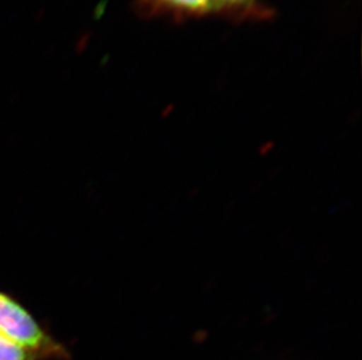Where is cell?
<instances>
[{
    "label": "cell",
    "mask_w": 362,
    "mask_h": 360,
    "mask_svg": "<svg viewBox=\"0 0 362 360\" xmlns=\"http://www.w3.org/2000/svg\"><path fill=\"white\" fill-rule=\"evenodd\" d=\"M0 332L40 360H71L69 349L16 296L0 289Z\"/></svg>",
    "instance_id": "cell-1"
},
{
    "label": "cell",
    "mask_w": 362,
    "mask_h": 360,
    "mask_svg": "<svg viewBox=\"0 0 362 360\" xmlns=\"http://www.w3.org/2000/svg\"><path fill=\"white\" fill-rule=\"evenodd\" d=\"M139 7L147 16H169L178 19L217 14L216 0H139Z\"/></svg>",
    "instance_id": "cell-2"
},
{
    "label": "cell",
    "mask_w": 362,
    "mask_h": 360,
    "mask_svg": "<svg viewBox=\"0 0 362 360\" xmlns=\"http://www.w3.org/2000/svg\"><path fill=\"white\" fill-rule=\"evenodd\" d=\"M0 360H40L35 354L0 332Z\"/></svg>",
    "instance_id": "cell-4"
},
{
    "label": "cell",
    "mask_w": 362,
    "mask_h": 360,
    "mask_svg": "<svg viewBox=\"0 0 362 360\" xmlns=\"http://www.w3.org/2000/svg\"><path fill=\"white\" fill-rule=\"evenodd\" d=\"M217 14L238 19H267L271 12L259 0H216Z\"/></svg>",
    "instance_id": "cell-3"
}]
</instances>
